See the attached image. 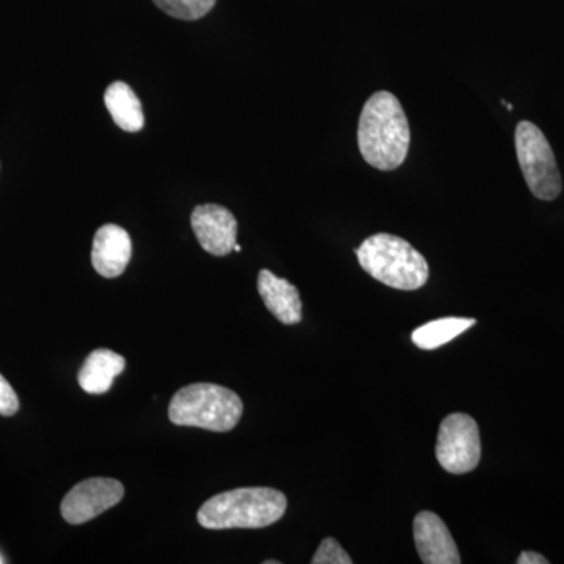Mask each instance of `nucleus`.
<instances>
[{"mask_svg":"<svg viewBox=\"0 0 564 564\" xmlns=\"http://www.w3.org/2000/svg\"><path fill=\"white\" fill-rule=\"evenodd\" d=\"M217 0H154L155 6L169 17L182 21L202 20L215 7Z\"/></svg>","mask_w":564,"mask_h":564,"instance_id":"obj_15","label":"nucleus"},{"mask_svg":"<svg viewBox=\"0 0 564 564\" xmlns=\"http://www.w3.org/2000/svg\"><path fill=\"white\" fill-rule=\"evenodd\" d=\"M243 414V403L231 389L212 383L182 388L170 403L174 425L198 426L209 432H231Z\"/></svg>","mask_w":564,"mask_h":564,"instance_id":"obj_4","label":"nucleus"},{"mask_svg":"<svg viewBox=\"0 0 564 564\" xmlns=\"http://www.w3.org/2000/svg\"><path fill=\"white\" fill-rule=\"evenodd\" d=\"M288 510L284 494L272 488H240L212 497L199 508L204 529H263L280 521Z\"/></svg>","mask_w":564,"mask_h":564,"instance_id":"obj_2","label":"nucleus"},{"mask_svg":"<svg viewBox=\"0 0 564 564\" xmlns=\"http://www.w3.org/2000/svg\"><path fill=\"white\" fill-rule=\"evenodd\" d=\"M132 258V240L128 231L117 225L98 229L93 242L91 262L104 278H118L124 273Z\"/></svg>","mask_w":564,"mask_h":564,"instance_id":"obj_10","label":"nucleus"},{"mask_svg":"<svg viewBox=\"0 0 564 564\" xmlns=\"http://www.w3.org/2000/svg\"><path fill=\"white\" fill-rule=\"evenodd\" d=\"M436 458L451 474L473 473L480 464L481 443L477 422L470 415H447L437 433Z\"/></svg>","mask_w":564,"mask_h":564,"instance_id":"obj_6","label":"nucleus"},{"mask_svg":"<svg viewBox=\"0 0 564 564\" xmlns=\"http://www.w3.org/2000/svg\"><path fill=\"white\" fill-rule=\"evenodd\" d=\"M192 228L199 245L210 254L228 256L237 243L236 217L217 204H204L192 214Z\"/></svg>","mask_w":564,"mask_h":564,"instance_id":"obj_8","label":"nucleus"},{"mask_svg":"<svg viewBox=\"0 0 564 564\" xmlns=\"http://www.w3.org/2000/svg\"><path fill=\"white\" fill-rule=\"evenodd\" d=\"M516 152L530 192L543 202H554L562 193L563 181L554 151L543 131L530 121L516 128Z\"/></svg>","mask_w":564,"mask_h":564,"instance_id":"obj_5","label":"nucleus"},{"mask_svg":"<svg viewBox=\"0 0 564 564\" xmlns=\"http://www.w3.org/2000/svg\"><path fill=\"white\" fill-rule=\"evenodd\" d=\"M356 256L364 272L397 291H417L430 278L429 262L421 252L392 234H375L364 240Z\"/></svg>","mask_w":564,"mask_h":564,"instance_id":"obj_3","label":"nucleus"},{"mask_svg":"<svg viewBox=\"0 0 564 564\" xmlns=\"http://www.w3.org/2000/svg\"><path fill=\"white\" fill-rule=\"evenodd\" d=\"M122 497L124 486L120 481L111 478H88L66 494L61 507L63 519L68 524H85L120 503Z\"/></svg>","mask_w":564,"mask_h":564,"instance_id":"obj_7","label":"nucleus"},{"mask_svg":"<svg viewBox=\"0 0 564 564\" xmlns=\"http://www.w3.org/2000/svg\"><path fill=\"white\" fill-rule=\"evenodd\" d=\"M20 410V399L9 381L0 375V415H14Z\"/></svg>","mask_w":564,"mask_h":564,"instance_id":"obj_17","label":"nucleus"},{"mask_svg":"<svg viewBox=\"0 0 564 564\" xmlns=\"http://www.w3.org/2000/svg\"><path fill=\"white\" fill-rule=\"evenodd\" d=\"M0 563H3V560H2V558H0Z\"/></svg>","mask_w":564,"mask_h":564,"instance_id":"obj_21","label":"nucleus"},{"mask_svg":"<svg viewBox=\"0 0 564 564\" xmlns=\"http://www.w3.org/2000/svg\"><path fill=\"white\" fill-rule=\"evenodd\" d=\"M410 143V122L397 96L389 91L370 96L364 104L358 128L364 161L381 172H392L406 161Z\"/></svg>","mask_w":564,"mask_h":564,"instance_id":"obj_1","label":"nucleus"},{"mask_svg":"<svg viewBox=\"0 0 564 564\" xmlns=\"http://www.w3.org/2000/svg\"><path fill=\"white\" fill-rule=\"evenodd\" d=\"M414 541L419 556L425 564H459L462 555L451 530L440 516L422 511L414 519Z\"/></svg>","mask_w":564,"mask_h":564,"instance_id":"obj_9","label":"nucleus"},{"mask_svg":"<svg viewBox=\"0 0 564 564\" xmlns=\"http://www.w3.org/2000/svg\"><path fill=\"white\" fill-rule=\"evenodd\" d=\"M265 564H280V562H276V560H270V562H265Z\"/></svg>","mask_w":564,"mask_h":564,"instance_id":"obj_20","label":"nucleus"},{"mask_svg":"<svg viewBox=\"0 0 564 564\" xmlns=\"http://www.w3.org/2000/svg\"><path fill=\"white\" fill-rule=\"evenodd\" d=\"M259 295L267 310L284 325L302 322L303 304L299 289L288 280L278 278L270 270H261L258 278Z\"/></svg>","mask_w":564,"mask_h":564,"instance_id":"obj_11","label":"nucleus"},{"mask_svg":"<svg viewBox=\"0 0 564 564\" xmlns=\"http://www.w3.org/2000/svg\"><path fill=\"white\" fill-rule=\"evenodd\" d=\"M518 564H547L549 560L544 558L543 555L536 554V552H522L519 555Z\"/></svg>","mask_w":564,"mask_h":564,"instance_id":"obj_18","label":"nucleus"},{"mask_svg":"<svg viewBox=\"0 0 564 564\" xmlns=\"http://www.w3.org/2000/svg\"><path fill=\"white\" fill-rule=\"evenodd\" d=\"M107 110L110 111L115 124L126 132H140L144 126L143 107L135 91L124 82H113L107 88L106 96Z\"/></svg>","mask_w":564,"mask_h":564,"instance_id":"obj_13","label":"nucleus"},{"mask_svg":"<svg viewBox=\"0 0 564 564\" xmlns=\"http://www.w3.org/2000/svg\"><path fill=\"white\" fill-rule=\"evenodd\" d=\"M124 367L126 359L121 355L101 348L88 355L77 375V380L85 392L101 395L110 391L115 378L124 370Z\"/></svg>","mask_w":564,"mask_h":564,"instance_id":"obj_12","label":"nucleus"},{"mask_svg":"<svg viewBox=\"0 0 564 564\" xmlns=\"http://www.w3.org/2000/svg\"><path fill=\"white\" fill-rule=\"evenodd\" d=\"M313 564H352V560L334 538H325L315 552Z\"/></svg>","mask_w":564,"mask_h":564,"instance_id":"obj_16","label":"nucleus"},{"mask_svg":"<svg viewBox=\"0 0 564 564\" xmlns=\"http://www.w3.org/2000/svg\"><path fill=\"white\" fill-rule=\"evenodd\" d=\"M477 323L475 318L445 317L425 323L413 332V343L422 350H436L443 345L452 343L455 337L462 336Z\"/></svg>","mask_w":564,"mask_h":564,"instance_id":"obj_14","label":"nucleus"},{"mask_svg":"<svg viewBox=\"0 0 564 564\" xmlns=\"http://www.w3.org/2000/svg\"><path fill=\"white\" fill-rule=\"evenodd\" d=\"M234 251H237V252H240L242 251V247H240V245H234Z\"/></svg>","mask_w":564,"mask_h":564,"instance_id":"obj_19","label":"nucleus"}]
</instances>
